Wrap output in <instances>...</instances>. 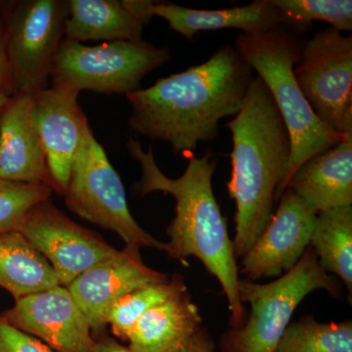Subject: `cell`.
<instances>
[{"label": "cell", "instance_id": "obj_1", "mask_svg": "<svg viewBox=\"0 0 352 352\" xmlns=\"http://www.w3.org/2000/svg\"><path fill=\"white\" fill-rule=\"evenodd\" d=\"M254 78L235 47L222 46L205 63L126 95L129 129L168 142L175 154L193 156L199 143L219 138L220 120L239 113Z\"/></svg>", "mask_w": 352, "mask_h": 352}, {"label": "cell", "instance_id": "obj_2", "mask_svg": "<svg viewBox=\"0 0 352 352\" xmlns=\"http://www.w3.org/2000/svg\"><path fill=\"white\" fill-rule=\"evenodd\" d=\"M127 151L141 166V177L134 184L140 198L153 193L170 194L175 200V217L166 228L170 241L166 254L185 264L190 256L198 258L206 270L219 280L228 300L230 327L244 324L245 308L239 296V265L212 190V176L217 160L214 153L189 157L186 170L180 177H168L159 168L153 148L143 149L138 139L129 138Z\"/></svg>", "mask_w": 352, "mask_h": 352}, {"label": "cell", "instance_id": "obj_3", "mask_svg": "<svg viewBox=\"0 0 352 352\" xmlns=\"http://www.w3.org/2000/svg\"><path fill=\"white\" fill-rule=\"evenodd\" d=\"M232 133L229 196L236 204V258L251 249L274 214L292 154L291 136L272 94L256 76L239 113L226 124Z\"/></svg>", "mask_w": 352, "mask_h": 352}, {"label": "cell", "instance_id": "obj_4", "mask_svg": "<svg viewBox=\"0 0 352 352\" xmlns=\"http://www.w3.org/2000/svg\"><path fill=\"white\" fill-rule=\"evenodd\" d=\"M300 34L282 24L261 34L243 32L234 45L270 89L288 127L292 154L282 195L303 163L346 138L331 131L317 118L296 82L294 69L300 63L303 45Z\"/></svg>", "mask_w": 352, "mask_h": 352}, {"label": "cell", "instance_id": "obj_5", "mask_svg": "<svg viewBox=\"0 0 352 352\" xmlns=\"http://www.w3.org/2000/svg\"><path fill=\"white\" fill-rule=\"evenodd\" d=\"M316 289L342 298V285L322 268L310 245L293 270L270 283L240 279V300L251 305V314L222 335V352H274L298 305Z\"/></svg>", "mask_w": 352, "mask_h": 352}, {"label": "cell", "instance_id": "obj_6", "mask_svg": "<svg viewBox=\"0 0 352 352\" xmlns=\"http://www.w3.org/2000/svg\"><path fill=\"white\" fill-rule=\"evenodd\" d=\"M171 59L168 47L147 41H108L88 46L63 38L58 47L50 78L64 85L103 94H129L141 89L148 74Z\"/></svg>", "mask_w": 352, "mask_h": 352}, {"label": "cell", "instance_id": "obj_7", "mask_svg": "<svg viewBox=\"0 0 352 352\" xmlns=\"http://www.w3.org/2000/svg\"><path fill=\"white\" fill-rule=\"evenodd\" d=\"M65 204L72 212L119 235L126 245L166 251L132 217L124 183L91 129L85 133L72 166Z\"/></svg>", "mask_w": 352, "mask_h": 352}, {"label": "cell", "instance_id": "obj_8", "mask_svg": "<svg viewBox=\"0 0 352 352\" xmlns=\"http://www.w3.org/2000/svg\"><path fill=\"white\" fill-rule=\"evenodd\" d=\"M296 82L331 131L352 136V36L328 28L303 43Z\"/></svg>", "mask_w": 352, "mask_h": 352}, {"label": "cell", "instance_id": "obj_9", "mask_svg": "<svg viewBox=\"0 0 352 352\" xmlns=\"http://www.w3.org/2000/svg\"><path fill=\"white\" fill-rule=\"evenodd\" d=\"M68 15V1L60 0H24L14 6L4 28L13 94L47 88Z\"/></svg>", "mask_w": 352, "mask_h": 352}, {"label": "cell", "instance_id": "obj_10", "mask_svg": "<svg viewBox=\"0 0 352 352\" xmlns=\"http://www.w3.org/2000/svg\"><path fill=\"white\" fill-rule=\"evenodd\" d=\"M18 231L47 261L63 287L119 251L67 217L51 198L32 208Z\"/></svg>", "mask_w": 352, "mask_h": 352}, {"label": "cell", "instance_id": "obj_11", "mask_svg": "<svg viewBox=\"0 0 352 352\" xmlns=\"http://www.w3.org/2000/svg\"><path fill=\"white\" fill-rule=\"evenodd\" d=\"M0 320L36 338L55 352H91L95 337L85 312L67 287L16 300Z\"/></svg>", "mask_w": 352, "mask_h": 352}, {"label": "cell", "instance_id": "obj_12", "mask_svg": "<svg viewBox=\"0 0 352 352\" xmlns=\"http://www.w3.org/2000/svg\"><path fill=\"white\" fill-rule=\"evenodd\" d=\"M80 92L53 85L31 95L30 117L41 139L53 190L64 195L74 160L89 124L78 102Z\"/></svg>", "mask_w": 352, "mask_h": 352}, {"label": "cell", "instance_id": "obj_13", "mask_svg": "<svg viewBox=\"0 0 352 352\" xmlns=\"http://www.w3.org/2000/svg\"><path fill=\"white\" fill-rule=\"evenodd\" d=\"M277 206L263 232L241 258V274L252 282L281 277L295 267L309 247L318 212L289 189Z\"/></svg>", "mask_w": 352, "mask_h": 352}, {"label": "cell", "instance_id": "obj_14", "mask_svg": "<svg viewBox=\"0 0 352 352\" xmlns=\"http://www.w3.org/2000/svg\"><path fill=\"white\" fill-rule=\"evenodd\" d=\"M140 249L138 245H126L112 258L85 271L67 287L85 312L95 338L105 333L109 312L120 298L170 277L146 265Z\"/></svg>", "mask_w": 352, "mask_h": 352}, {"label": "cell", "instance_id": "obj_15", "mask_svg": "<svg viewBox=\"0 0 352 352\" xmlns=\"http://www.w3.org/2000/svg\"><path fill=\"white\" fill-rule=\"evenodd\" d=\"M31 95L13 94L0 120V179L53 189L45 153L32 126Z\"/></svg>", "mask_w": 352, "mask_h": 352}, {"label": "cell", "instance_id": "obj_16", "mask_svg": "<svg viewBox=\"0 0 352 352\" xmlns=\"http://www.w3.org/2000/svg\"><path fill=\"white\" fill-rule=\"evenodd\" d=\"M287 189L317 212L352 206V136L303 163Z\"/></svg>", "mask_w": 352, "mask_h": 352}, {"label": "cell", "instance_id": "obj_17", "mask_svg": "<svg viewBox=\"0 0 352 352\" xmlns=\"http://www.w3.org/2000/svg\"><path fill=\"white\" fill-rule=\"evenodd\" d=\"M154 16L163 18L170 30L190 41L199 32L237 29L244 34H261L285 23L281 11L271 0H254L248 6L217 10L156 2Z\"/></svg>", "mask_w": 352, "mask_h": 352}, {"label": "cell", "instance_id": "obj_18", "mask_svg": "<svg viewBox=\"0 0 352 352\" xmlns=\"http://www.w3.org/2000/svg\"><path fill=\"white\" fill-rule=\"evenodd\" d=\"M201 322L186 289L148 310L132 329L127 346L133 352H179L203 327Z\"/></svg>", "mask_w": 352, "mask_h": 352}, {"label": "cell", "instance_id": "obj_19", "mask_svg": "<svg viewBox=\"0 0 352 352\" xmlns=\"http://www.w3.org/2000/svg\"><path fill=\"white\" fill-rule=\"evenodd\" d=\"M65 36L69 41H140L143 25L122 0H69Z\"/></svg>", "mask_w": 352, "mask_h": 352}, {"label": "cell", "instance_id": "obj_20", "mask_svg": "<svg viewBox=\"0 0 352 352\" xmlns=\"http://www.w3.org/2000/svg\"><path fill=\"white\" fill-rule=\"evenodd\" d=\"M57 286L50 263L19 231L0 235V288L16 300Z\"/></svg>", "mask_w": 352, "mask_h": 352}, {"label": "cell", "instance_id": "obj_21", "mask_svg": "<svg viewBox=\"0 0 352 352\" xmlns=\"http://www.w3.org/2000/svg\"><path fill=\"white\" fill-rule=\"evenodd\" d=\"M310 247L327 273H333L352 295V206L319 212Z\"/></svg>", "mask_w": 352, "mask_h": 352}, {"label": "cell", "instance_id": "obj_22", "mask_svg": "<svg viewBox=\"0 0 352 352\" xmlns=\"http://www.w3.org/2000/svg\"><path fill=\"white\" fill-rule=\"evenodd\" d=\"M274 352H352V321L320 323L312 315L289 323Z\"/></svg>", "mask_w": 352, "mask_h": 352}, {"label": "cell", "instance_id": "obj_23", "mask_svg": "<svg viewBox=\"0 0 352 352\" xmlns=\"http://www.w3.org/2000/svg\"><path fill=\"white\" fill-rule=\"evenodd\" d=\"M182 275L173 274L168 280L135 289L120 298L109 312L107 325L117 339L127 342L136 322L151 308L186 291Z\"/></svg>", "mask_w": 352, "mask_h": 352}, {"label": "cell", "instance_id": "obj_24", "mask_svg": "<svg viewBox=\"0 0 352 352\" xmlns=\"http://www.w3.org/2000/svg\"><path fill=\"white\" fill-rule=\"evenodd\" d=\"M281 11L285 25L296 32L307 31L314 21H322L342 32L352 30L351 0H271Z\"/></svg>", "mask_w": 352, "mask_h": 352}, {"label": "cell", "instance_id": "obj_25", "mask_svg": "<svg viewBox=\"0 0 352 352\" xmlns=\"http://www.w3.org/2000/svg\"><path fill=\"white\" fill-rule=\"evenodd\" d=\"M46 185L25 184L0 179V235L19 230L25 217L38 204L51 198Z\"/></svg>", "mask_w": 352, "mask_h": 352}, {"label": "cell", "instance_id": "obj_26", "mask_svg": "<svg viewBox=\"0 0 352 352\" xmlns=\"http://www.w3.org/2000/svg\"><path fill=\"white\" fill-rule=\"evenodd\" d=\"M0 352H55L41 340L0 320Z\"/></svg>", "mask_w": 352, "mask_h": 352}, {"label": "cell", "instance_id": "obj_27", "mask_svg": "<svg viewBox=\"0 0 352 352\" xmlns=\"http://www.w3.org/2000/svg\"><path fill=\"white\" fill-rule=\"evenodd\" d=\"M127 11L143 25H148L154 17L156 2L151 0H122Z\"/></svg>", "mask_w": 352, "mask_h": 352}, {"label": "cell", "instance_id": "obj_28", "mask_svg": "<svg viewBox=\"0 0 352 352\" xmlns=\"http://www.w3.org/2000/svg\"><path fill=\"white\" fill-rule=\"evenodd\" d=\"M0 90H6L12 94L10 67L7 58L4 27H0Z\"/></svg>", "mask_w": 352, "mask_h": 352}, {"label": "cell", "instance_id": "obj_29", "mask_svg": "<svg viewBox=\"0 0 352 352\" xmlns=\"http://www.w3.org/2000/svg\"><path fill=\"white\" fill-rule=\"evenodd\" d=\"M179 352H214V344L207 329L201 327Z\"/></svg>", "mask_w": 352, "mask_h": 352}, {"label": "cell", "instance_id": "obj_30", "mask_svg": "<svg viewBox=\"0 0 352 352\" xmlns=\"http://www.w3.org/2000/svg\"><path fill=\"white\" fill-rule=\"evenodd\" d=\"M91 352H133L129 346H124L106 333L95 338V344Z\"/></svg>", "mask_w": 352, "mask_h": 352}, {"label": "cell", "instance_id": "obj_31", "mask_svg": "<svg viewBox=\"0 0 352 352\" xmlns=\"http://www.w3.org/2000/svg\"><path fill=\"white\" fill-rule=\"evenodd\" d=\"M10 97L11 94L9 92L6 91V90H0V120H1L3 109L6 107L7 102H8Z\"/></svg>", "mask_w": 352, "mask_h": 352}, {"label": "cell", "instance_id": "obj_32", "mask_svg": "<svg viewBox=\"0 0 352 352\" xmlns=\"http://www.w3.org/2000/svg\"><path fill=\"white\" fill-rule=\"evenodd\" d=\"M0 27H3V24H2L1 18H0Z\"/></svg>", "mask_w": 352, "mask_h": 352}]
</instances>
